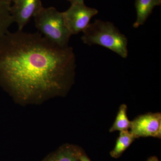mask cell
Here are the masks:
<instances>
[{"label": "cell", "mask_w": 161, "mask_h": 161, "mask_svg": "<svg viewBox=\"0 0 161 161\" xmlns=\"http://www.w3.org/2000/svg\"><path fill=\"white\" fill-rule=\"evenodd\" d=\"M146 161H159L158 158L156 156L151 157L149 158Z\"/></svg>", "instance_id": "14"}, {"label": "cell", "mask_w": 161, "mask_h": 161, "mask_svg": "<svg viewBox=\"0 0 161 161\" xmlns=\"http://www.w3.org/2000/svg\"><path fill=\"white\" fill-rule=\"evenodd\" d=\"M76 58L39 33L8 31L0 43V85L22 103L63 95L74 81Z\"/></svg>", "instance_id": "1"}, {"label": "cell", "mask_w": 161, "mask_h": 161, "mask_svg": "<svg viewBox=\"0 0 161 161\" xmlns=\"http://www.w3.org/2000/svg\"><path fill=\"white\" fill-rule=\"evenodd\" d=\"M161 5V0H135L136 19L133 26L138 28L143 25L152 14L154 7Z\"/></svg>", "instance_id": "7"}, {"label": "cell", "mask_w": 161, "mask_h": 161, "mask_svg": "<svg viewBox=\"0 0 161 161\" xmlns=\"http://www.w3.org/2000/svg\"><path fill=\"white\" fill-rule=\"evenodd\" d=\"M36 27L47 40L59 47H68L71 34L64 21L63 13L54 7H43L34 17Z\"/></svg>", "instance_id": "3"}, {"label": "cell", "mask_w": 161, "mask_h": 161, "mask_svg": "<svg viewBox=\"0 0 161 161\" xmlns=\"http://www.w3.org/2000/svg\"><path fill=\"white\" fill-rule=\"evenodd\" d=\"M64 21L70 33L76 35L83 31L98 10L88 7L84 3H72L69 9L62 12Z\"/></svg>", "instance_id": "4"}, {"label": "cell", "mask_w": 161, "mask_h": 161, "mask_svg": "<svg viewBox=\"0 0 161 161\" xmlns=\"http://www.w3.org/2000/svg\"><path fill=\"white\" fill-rule=\"evenodd\" d=\"M79 161H91L90 159L87 157L85 154H82L81 153L79 157Z\"/></svg>", "instance_id": "12"}, {"label": "cell", "mask_w": 161, "mask_h": 161, "mask_svg": "<svg viewBox=\"0 0 161 161\" xmlns=\"http://www.w3.org/2000/svg\"><path fill=\"white\" fill-rule=\"evenodd\" d=\"M8 1H9V2H10L11 3H12V2H13V1L14 0H8Z\"/></svg>", "instance_id": "15"}, {"label": "cell", "mask_w": 161, "mask_h": 161, "mask_svg": "<svg viewBox=\"0 0 161 161\" xmlns=\"http://www.w3.org/2000/svg\"><path fill=\"white\" fill-rule=\"evenodd\" d=\"M82 32L81 39L85 44L100 45L122 58L128 57V39L113 23L96 19L89 23Z\"/></svg>", "instance_id": "2"}, {"label": "cell", "mask_w": 161, "mask_h": 161, "mask_svg": "<svg viewBox=\"0 0 161 161\" xmlns=\"http://www.w3.org/2000/svg\"><path fill=\"white\" fill-rule=\"evenodd\" d=\"M10 11L18 31H22L31 19L43 8L41 0H14Z\"/></svg>", "instance_id": "6"}, {"label": "cell", "mask_w": 161, "mask_h": 161, "mask_svg": "<svg viewBox=\"0 0 161 161\" xmlns=\"http://www.w3.org/2000/svg\"><path fill=\"white\" fill-rule=\"evenodd\" d=\"M11 4L8 0H0V43L14 23L10 11Z\"/></svg>", "instance_id": "9"}, {"label": "cell", "mask_w": 161, "mask_h": 161, "mask_svg": "<svg viewBox=\"0 0 161 161\" xmlns=\"http://www.w3.org/2000/svg\"><path fill=\"white\" fill-rule=\"evenodd\" d=\"M130 132L136 138L153 137L161 138V114L148 113L131 121Z\"/></svg>", "instance_id": "5"}, {"label": "cell", "mask_w": 161, "mask_h": 161, "mask_svg": "<svg viewBox=\"0 0 161 161\" xmlns=\"http://www.w3.org/2000/svg\"><path fill=\"white\" fill-rule=\"evenodd\" d=\"M136 139L134 135L129 130L120 132L115 147L110 152V155L114 158H118Z\"/></svg>", "instance_id": "10"}, {"label": "cell", "mask_w": 161, "mask_h": 161, "mask_svg": "<svg viewBox=\"0 0 161 161\" xmlns=\"http://www.w3.org/2000/svg\"><path fill=\"white\" fill-rule=\"evenodd\" d=\"M131 121L129 119L127 115V106L123 104L119 107V110L114 124L109 130L112 132L116 131L120 132L129 130L131 127Z\"/></svg>", "instance_id": "11"}, {"label": "cell", "mask_w": 161, "mask_h": 161, "mask_svg": "<svg viewBox=\"0 0 161 161\" xmlns=\"http://www.w3.org/2000/svg\"><path fill=\"white\" fill-rule=\"evenodd\" d=\"M81 153L75 146L65 145L43 161H79Z\"/></svg>", "instance_id": "8"}, {"label": "cell", "mask_w": 161, "mask_h": 161, "mask_svg": "<svg viewBox=\"0 0 161 161\" xmlns=\"http://www.w3.org/2000/svg\"><path fill=\"white\" fill-rule=\"evenodd\" d=\"M67 1H69L71 3H84V0H67Z\"/></svg>", "instance_id": "13"}]
</instances>
